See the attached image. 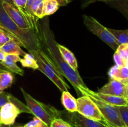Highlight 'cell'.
Wrapping results in <instances>:
<instances>
[{
  "label": "cell",
  "instance_id": "obj_1",
  "mask_svg": "<svg viewBox=\"0 0 128 127\" xmlns=\"http://www.w3.org/2000/svg\"><path fill=\"white\" fill-rule=\"evenodd\" d=\"M38 27L41 42V49L60 73L68 80L74 88L78 97L83 96L80 90L88 87L82 80L79 71L72 69L62 58L57 46L58 42L55 39L54 35L50 27L49 19L44 17L41 21H39Z\"/></svg>",
  "mask_w": 128,
  "mask_h": 127
},
{
  "label": "cell",
  "instance_id": "obj_2",
  "mask_svg": "<svg viewBox=\"0 0 128 127\" xmlns=\"http://www.w3.org/2000/svg\"><path fill=\"white\" fill-rule=\"evenodd\" d=\"M0 0V27L14 37L20 46L29 52L41 49V42L38 29H22L20 28L8 16Z\"/></svg>",
  "mask_w": 128,
  "mask_h": 127
},
{
  "label": "cell",
  "instance_id": "obj_3",
  "mask_svg": "<svg viewBox=\"0 0 128 127\" xmlns=\"http://www.w3.org/2000/svg\"><path fill=\"white\" fill-rule=\"evenodd\" d=\"M29 52L33 56L37 61L39 66L38 70L41 71L49 79L51 80L61 92L69 91L70 87L64 80V77L52 64L42 49L32 51Z\"/></svg>",
  "mask_w": 128,
  "mask_h": 127
},
{
  "label": "cell",
  "instance_id": "obj_4",
  "mask_svg": "<svg viewBox=\"0 0 128 127\" xmlns=\"http://www.w3.org/2000/svg\"><path fill=\"white\" fill-rule=\"evenodd\" d=\"M21 91L26 100V105L32 112V115L43 121L48 127H50L54 119L61 118V110H58L50 105L37 100L22 88H21Z\"/></svg>",
  "mask_w": 128,
  "mask_h": 127
},
{
  "label": "cell",
  "instance_id": "obj_5",
  "mask_svg": "<svg viewBox=\"0 0 128 127\" xmlns=\"http://www.w3.org/2000/svg\"><path fill=\"white\" fill-rule=\"evenodd\" d=\"M83 22L88 29L107 44L114 51L117 50L120 44L113 35L108 31L107 27L101 24L97 19L92 16L84 15Z\"/></svg>",
  "mask_w": 128,
  "mask_h": 127
},
{
  "label": "cell",
  "instance_id": "obj_6",
  "mask_svg": "<svg viewBox=\"0 0 128 127\" xmlns=\"http://www.w3.org/2000/svg\"><path fill=\"white\" fill-rule=\"evenodd\" d=\"M2 6L10 18L22 29H38V19L33 18L22 8L17 7L2 1Z\"/></svg>",
  "mask_w": 128,
  "mask_h": 127
},
{
  "label": "cell",
  "instance_id": "obj_7",
  "mask_svg": "<svg viewBox=\"0 0 128 127\" xmlns=\"http://www.w3.org/2000/svg\"><path fill=\"white\" fill-rule=\"evenodd\" d=\"M89 97L97 105L105 121L117 127H127L123 122L118 106L109 104L95 97Z\"/></svg>",
  "mask_w": 128,
  "mask_h": 127
},
{
  "label": "cell",
  "instance_id": "obj_8",
  "mask_svg": "<svg viewBox=\"0 0 128 127\" xmlns=\"http://www.w3.org/2000/svg\"><path fill=\"white\" fill-rule=\"evenodd\" d=\"M77 100V112L84 117L98 122L104 120L98 107L95 102L88 95L78 97Z\"/></svg>",
  "mask_w": 128,
  "mask_h": 127
},
{
  "label": "cell",
  "instance_id": "obj_9",
  "mask_svg": "<svg viewBox=\"0 0 128 127\" xmlns=\"http://www.w3.org/2000/svg\"><path fill=\"white\" fill-rule=\"evenodd\" d=\"M61 118H66V121L72 125L79 127H107L101 122L86 118L77 112L71 113L68 111H61Z\"/></svg>",
  "mask_w": 128,
  "mask_h": 127
},
{
  "label": "cell",
  "instance_id": "obj_10",
  "mask_svg": "<svg viewBox=\"0 0 128 127\" xmlns=\"http://www.w3.org/2000/svg\"><path fill=\"white\" fill-rule=\"evenodd\" d=\"M82 95H88L95 97L101 100L112 105L114 106H127L128 105V100L126 98L123 97L111 95L104 94V93L96 92L90 90L88 87L84 88L80 90Z\"/></svg>",
  "mask_w": 128,
  "mask_h": 127
},
{
  "label": "cell",
  "instance_id": "obj_11",
  "mask_svg": "<svg viewBox=\"0 0 128 127\" xmlns=\"http://www.w3.org/2000/svg\"><path fill=\"white\" fill-rule=\"evenodd\" d=\"M21 110L15 105L7 103L0 108V123L2 125H12Z\"/></svg>",
  "mask_w": 128,
  "mask_h": 127
},
{
  "label": "cell",
  "instance_id": "obj_12",
  "mask_svg": "<svg viewBox=\"0 0 128 127\" xmlns=\"http://www.w3.org/2000/svg\"><path fill=\"white\" fill-rule=\"evenodd\" d=\"M127 85L116 80H111L99 90L98 92L104 94L123 97L126 98Z\"/></svg>",
  "mask_w": 128,
  "mask_h": 127
},
{
  "label": "cell",
  "instance_id": "obj_13",
  "mask_svg": "<svg viewBox=\"0 0 128 127\" xmlns=\"http://www.w3.org/2000/svg\"><path fill=\"white\" fill-rule=\"evenodd\" d=\"M7 103H13L21 110V113H26L32 115V112L29 109L27 105L24 104L21 100L18 99L14 96L7 92H0V108Z\"/></svg>",
  "mask_w": 128,
  "mask_h": 127
},
{
  "label": "cell",
  "instance_id": "obj_14",
  "mask_svg": "<svg viewBox=\"0 0 128 127\" xmlns=\"http://www.w3.org/2000/svg\"><path fill=\"white\" fill-rule=\"evenodd\" d=\"M21 59V58L20 56L7 54L4 61L2 62V65L11 73L23 76L24 74V70L16 64V62H20Z\"/></svg>",
  "mask_w": 128,
  "mask_h": 127
},
{
  "label": "cell",
  "instance_id": "obj_15",
  "mask_svg": "<svg viewBox=\"0 0 128 127\" xmlns=\"http://www.w3.org/2000/svg\"><path fill=\"white\" fill-rule=\"evenodd\" d=\"M108 75L111 79L116 80L127 85L128 83V67H119L115 65L110 69Z\"/></svg>",
  "mask_w": 128,
  "mask_h": 127
},
{
  "label": "cell",
  "instance_id": "obj_16",
  "mask_svg": "<svg viewBox=\"0 0 128 127\" xmlns=\"http://www.w3.org/2000/svg\"><path fill=\"white\" fill-rule=\"evenodd\" d=\"M0 50L6 54L18 55L22 57H24L27 54L21 48V46L18 41L13 37H11V39L3 46L0 47Z\"/></svg>",
  "mask_w": 128,
  "mask_h": 127
},
{
  "label": "cell",
  "instance_id": "obj_17",
  "mask_svg": "<svg viewBox=\"0 0 128 127\" xmlns=\"http://www.w3.org/2000/svg\"><path fill=\"white\" fill-rule=\"evenodd\" d=\"M57 46L58 49L62 56V58L65 61V62L74 70H78V64L77 59L75 57L74 54L70 51L69 49L66 47L65 46L57 44Z\"/></svg>",
  "mask_w": 128,
  "mask_h": 127
},
{
  "label": "cell",
  "instance_id": "obj_18",
  "mask_svg": "<svg viewBox=\"0 0 128 127\" xmlns=\"http://www.w3.org/2000/svg\"><path fill=\"white\" fill-rule=\"evenodd\" d=\"M61 103L68 112L74 113L77 112V100L69 92V91H64L62 92Z\"/></svg>",
  "mask_w": 128,
  "mask_h": 127
},
{
  "label": "cell",
  "instance_id": "obj_19",
  "mask_svg": "<svg viewBox=\"0 0 128 127\" xmlns=\"http://www.w3.org/2000/svg\"><path fill=\"white\" fill-rule=\"evenodd\" d=\"M105 3L120 11L128 20V0H112Z\"/></svg>",
  "mask_w": 128,
  "mask_h": 127
},
{
  "label": "cell",
  "instance_id": "obj_20",
  "mask_svg": "<svg viewBox=\"0 0 128 127\" xmlns=\"http://www.w3.org/2000/svg\"><path fill=\"white\" fill-rule=\"evenodd\" d=\"M60 5L56 0H43V17L54 14L59 9Z\"/></svg>",
  "mask_w": 128,
  "mask_h": 127
},
{
  "label": "cell",
  "instance_id": "obj_21",
  "mask_svg": "<svg viewBox=\"0 0 128 127\" xmlns=\"http://www.w3.org/2000/svg\"><path fill=\"white\" fill-rule=\"evenodd\" d=\"M14 76L11 72L4 70L0 73V90L3 92L12 84Z\"/></svg>",
  "mask_w": 128,
  "mask_h": 127
},
{
  "label": "cell",
  "instance_id": "obj_22",
  "mask_svg": "<svg viewBox=\"0 0 128 127\" xmlns=\"http://www.w3.org/2000/svg\"><path fill=\"white\" fill-rule=\"evenodd\" d=\"M108 29L116 38L119 44H128V29L118 30L111 28H108Z\"/></svg>",
  "mask_w": 128,
  "mask_h": 127
},
{
  "label": "cell",
  "instance_id": "obj_23",
  "mask_svg": "<svg viewBox=\"0 0 128 127\" xmlns=\"http://www.w3.org/2000/svg\"><path fill=\"white\" fill-rule=\"evenodd\" d=\"M20 62L23 67L31 68L33 70H38L39 66L37 61L31 54H26L23 58L21 59Z\"/></svg>",
  "mask_w": 128,
  "mask_h": 127
},
{
  "label": "cell",
  "instance_id": "obj_24",
  "mask_svg": "<svg viewBox=\"0 0 128 127\" xmlns=\"http://www.w3.org/2000/svg\"><path fill=\"white\" fill-rule=\"evenodd\" d=\"M22 127H49L42 120L37 117H34L32 120L28 122Z\"/></svg>",
  "mask_w": 128,
  "mask_h": 127
},
{
  "label": "cell",
  "instance_id": "obj_25",
  "mask_svg": "<svg viewBox=\"0 0 128 127\" xmlns=\"http://www.w3.org/2000/svg\"><path fill=\"white\" fill-rule=\"evenodd\" d=\"M50 127H72V125L63 118H57L52 121Z\"/></svg>",
  "mask_w": 128,
  "mask_h": 127
},
{
  "label": "cell",
  "instance_id": "obj_26",
  "mask_svg": "<svg viewBox=\"0 0 128 127\" xmlns=\"http://www.w3.org/2000/svg\"><path fill=\"white\" fill-rule=\"evenodd\" d=\"M116 52L119 54L126 64V62L128 61V44L120 45Z\"/></svg>",
  "mask_w": 128,
  "mask_h": 127
},
{
  "label": "cell",
  "instance_id": "obj_27",
  "mask_svg": "<svg viewBox=\"0 0 128 127\" xmlns=\"http://www.w3.org/2000/svg\"><path fill=\"white\" fill-rule=\"evenodd\" d=\"M12 36L0 27V47L3 46L11 39Z\"/></svg>",
  "mask_w": 128,
  "mask_h": 127
},
{
  "label": "cell",
  "instance_id": "obj_28",
  "mask_svg": "<svg viewBox=\"0 0 128 127\" xmlns=\"http://www.w3.org/2000/svg\"><path fill=\"white\" fill-rule=\"evenodd\" d=\"M118 108L120 111L123 122H124L127 127H128V105L118 106Z\"/></svg>",
  "mask_w": 128,
  "mask_h": 127
},
{
  "label": "cell",
  "instance_id": "obj_29",
  "mask_svg": "<svg viewBox=\"0 0 128 127\" xmlns=\"http://www.w3.org/2000/svg\"><path fill=\"white\" fill-rule=\"evenodd\" d=\"M110 1H112V0H82L81 1V6H82V8L84 9L96 2H106Z\"/></svg>",
  "mask_w": 128,
  "mask_h": 127
},
{
  "label": "cell",
  "instance_id": "obj_30",
  "mask_svg": "<svg viewBox=\"0 0 128 127\" xmlns=\"http://www.w3.org/2000/svg\"><path fill=\"white\" fill-rule=\"evenodd\" d=\"M114 62L116 63V65L119 66V67L126 66V62H125V61L121 58V56L116 51H115V53L114 54Z\"/></svg>",
  "mask_w": 128,
  "mask_h": 127
},
{
  "label": "cell",
  "instance_id": "obj_31",
  "mask_svg": "<svg viewBox=\"0 0 128 127\" xmlns=\"http://www.w3.org/2000/svg\"><path fill=\"white\" fill-rule=\"evenodd\" d=\"M35 1H36V0H27L26 6H25V7L24 9L25 11H26V12H27L29 15H30L31 17H32L33 18L38 19L36 16H34V15L32 14V12H31V7H32V5L33 4V3Z\"/></svg>",
  "mask_w": 128,
  "mask_h": 127
},
{
  "label": "cell",
  "instance_id": "obj_32",
  "mask_svg": "<svg viewBox=\"0 0 128 127\" xmlns=\"http://www.w3.org/2000/svg\"><path fill=\"white\" fill-rule=\"evenodd\" d=\"M12 1L16 7L24 9L27 0H12Z\"/></svg>",
  "mask_w": 128,
  "mask_h": 127
},
{
  "label": "cell",
  "instance_id": "obj_33",
  "mask_svg": "<svg viewBox=\"0 0 128 127\" xmlns=\"http://www.w3.org/2000/svg\"><path fill=\"white\" fill-rule=\"evenodd\" d=\"M56 1L58 2L60 6H64L71 2L72 0H56Z\"/></svg>",
  "mask_w": 128,
  "mask_h": 127
},
{
  "label": "cell",
  "instance_id": "obj_34",
  "mask_svg": "<svg viewBox=\"0 0 128 127\" xmlns=\"http://www.w3.org/2000/svg\"><path fill=\"white\" fill-rule=\"evenodd\" d=\"M6 54H6L5 52H2L1 50H0V61H1V62L4 61L5 58H6Z\"/></svg>",
  "mask_w": 128,
  "mask_h": 127
},
{
  "label": "cell",
  "instance_id": "obj_35",
  "mask_svg": "<svg viewBox=\"0 0 128 127\" xmlns=\"http://www.w3.org/2000/svg\"><path fill=\"white\" fill-rule=\"evenodd\" d=\"M101 122V123H103V124H104L105 125H106L107 127H116V126H114V125H112L110 124V123H109L108 122H107L106 121H105L104 120H102V122Z\"/></svg>",
  "mask_w": 128,
  "mask_h": 127
},
{
  "label": "cell",
  "instance_id": "obj_36",
  "mask_svg": "<svg viewBox=\"0 0 128 127\" xmlns=\"http://www.w3.org/2000/svg\"><path fill=\"white\" fill-rule=\"evenodd\" d=\"M3 127H22L21 125H3Z\"/></svg>",
  "mask_w": 128,
  "mask_h": 127
},
{
  "label": "cell",
  "instance_id": "obj_37",
  "mask_svg": "<svg viewBox=\"0 0 128 127\" xmlns=\"http://www.w3.org/2000/svg\"><path fill=\"white\" fill-rule=\"evenodd\" d=\"M2 1H4V2H7V3H8V4H10L12 5V6H14V4L12 0H2Z\"/></svg>",
  "mask_w": 128,
  "mask_h": 127
},
{
  "label": "cell",
  "instance_id": "obj_38",
  "mask_svg": "<svg viewBox=\"0 0 128 127\" xmlns=\"http://www.w3.org/2000/svg\"><path fill=\"white\" fill-rule=\"evenodd\" d=\"M127 85V90H126V98L128 99V84L126 85Z\"/></svg>",
  "mask_w": 128,
  "mask_h": 127
},
{
  "label": "cell",
  "instance_id": "obj_39",
  "mask_svg": "<svg viewBox=\"0 0 128 127\" xmlns=\"http://www.w3.org/2000/svg\"><path fill=\"white\" fill-rule=\"evenodd\" d=\"M0 65H1V67H3V68H4V67H3V66H2V62H1V61H0ZM0 68H1V67H0ZM5 69H6V70H7V69H6V68H5ZM3 70H4V69H3Z\"/></svg>",
  "mask_w": 128,
  "mask_h": 127
},
{
  "label": "cell",
  "instance_id": "obj_40",
  "mask_svg": "<svg viewBox=\"0 0 128 127\" xmlns=\"http://www.w3.org/2000/svg\"><path fill=\"white\" fill-rule=\"evenodd\" d=\"M4 70H3V69H2L1 68H0V73H1V72H2L3 71H4Z\"/></svg>",
  "mask_w": 128,
  "mask_h": 127
},
{
  "label": "cell",
  "instance_id": "obj_41",
  "mask_svg": "<svg viewBox=\"0 0 128 127\" xmlns=\"http://www.w3.org/2000/svg\"><path fill=\"white\" fill-rule=\"evenodd\" d=\"M0 127H3V125H1V123H0Z\"/></svg>",
  "mask_w": 128,
  "mask_h": 127
},
{
  "label": "cell",
  "instance_id": "obj_42",
  "mask_svg": "<svg viewBox=\"0 0 128 127\" xmlns=\"http://www.w3.org/2000/svg\"><path fill=\"white\" fill-rule=\"evenodd\" d=\"M72 127H79L78 126H75V125H72Z\"/></svg>",
  "mask_w": 128,
  "mask_h": 127
},
{
  "label": "cell",
  "instance_id": "obj_43",
  "mask_svg": "<svg viewBox=\"0 0 128 127\" xmlns=\"http://www.w3.org/2000/svg\"><path fill=\"white\" fill-rule=\"evenodd\" d=\"M2 92V91H1V90H0V92Z\"/></svg>",
  "mask_w": 128,
  "mask_h": 127
},
{
  "label": "cell",
  "instance_id": "obj_44",
  "mask_svg": "<svg viewBox=\"0 0 128 127\" xmlns=\"http://www.w3.org/2000/svg\"><path fill=\"white\" fill-rule=\"evenodd\" d=\"M106 127H107V126H106Z\"/></svg>",
  "mask_w": 128,
  "mask_h": 127
},
{
  "label": "cell",
  "instance_id": "obj_45",
  "mask_svg": "<svg viewBox=\"0 0 128 127\" xmlns=\"http://www.w3.org/2000/svg\"></svg>",
  "mask_w": 128,
  "mask_h": 127
}]
</instances>
